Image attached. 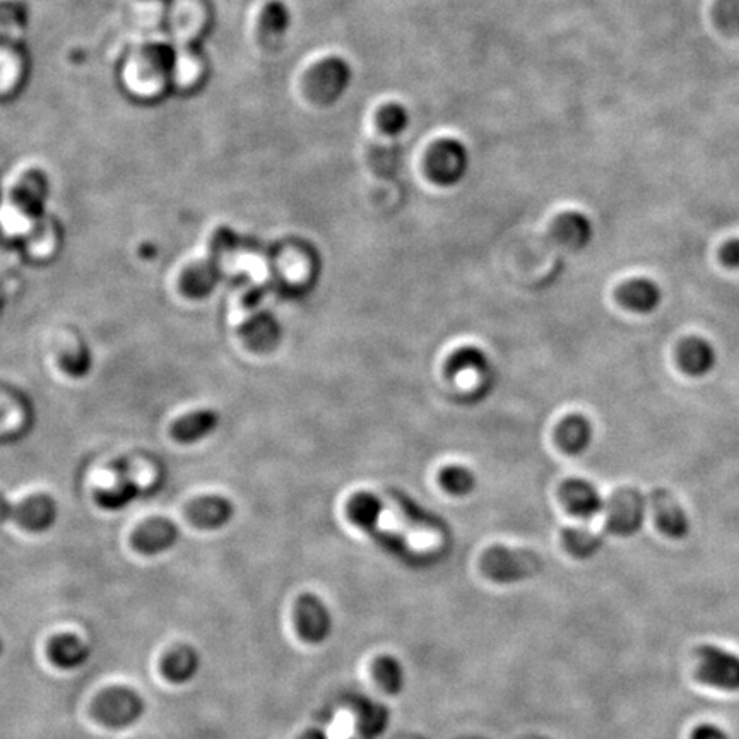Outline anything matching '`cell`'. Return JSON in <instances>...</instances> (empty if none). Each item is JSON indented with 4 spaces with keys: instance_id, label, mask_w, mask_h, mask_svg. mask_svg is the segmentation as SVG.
Masks as SVG:
<instances>
[{
    "instance_id": "cell-21",
    "label": "cell",
    "mask_w": 739,
    "mask_h": 739,
    "mask_svg": "<svg viewBox=\"0 0 739 739\" xmlns=\"http://www.w3.org/2000/svg\"><path fill=\"white\" fill-rule=\"evenodd\" d=\"M553 237L567 249H584L591 242V221L584 214L575 211L560 214L553 223Z\"/></svg>"
},
{
    "instance_id": "cell-9",
    "label": "cell",
    "mask_w": 739,
    "mask_h": 739,
    "mask_svg": "<svg viewBox=\"0 0 739 739\" xmlns=\"http://www.w3.org/2000/svg\"><path fill=\"white\" fill-rule=\"evenodd\" d=\"M180 539V529L175 522L154 517L142 522L132 536V544L142 555L156 556L172 550Z\"/></svg>"
},
{
    "instance_id": "cell-17",
    "label": "cell",
    "mask_w": 739,
    "mask_h": 739,
    "mask_svg": "<svg viewBox=\"0 0 739 739\" xmlns=\"http://www.w3.org/2000/svg\"><path fill=\"white\" fill-rule=\"evenodd\" d=\"M592 425L582 414H570L556 428V444L568 456H580L592 442Z\"/></svg>"
},
{
    "instance_id": "cell-32",
    "label": "cell",
    "mask_w": 739,
    "mask_h": 739,
    "mask_svg": "<svg viewBox=\"0 0 739 739\" xmlns=\"http://www.w3.org/2000/svg\"><path fill=\"white\" fill-rule=\"evenodd\" d=\"M716 19L722 30L739 35V0H719Z\"/></svg>"
},
{
    "instance_id": "cell-30",
    "label": "cell",
    "mask_w": 739,
    "mask_h": 739,
    "mask_svg": "<svg viewBox=\"0 0 739 739\" xmlns=\"http://www.w3.org/2000/svg\"><path fill=\"white\" fill-rule=\"evenodd\" d=\"M377 122H379L380 131L387 136H401L409 127L408 108L401 103H389L380 108Z\"/></svg>"
},
{
    "instance_id": "cell-18",
    "label": "cell",
    "mask_w": 739,
    "mask_h": 739,
    "mask_svg": "<svg viewBox=\"0 0 739 739\" xmlns=\"http://www.w3.org/2000/svg\"><path fill=\"white\" fill-rule=\"evenodd\" d=\"M161 671L173 685H185L201 671V656L194 647L178 645L163 657Z\"/></svg>"
},
{
    "instance_id": "cell-22",
    "label": "cell",
    "mask_w": 739,
    "mask_h": 739,
    "mask_svg": "<svg viewBox=\"0 0 739 739\" xmlns=\"http://www.w3.org/2000/svg\"><path fill=\"white\" fill-rule=\"evenodd\" d=\"M219 281V267L216 259L190 267L182 278V290L190 298H204L214 290Z\"/></svg>"
},
{
    "instance_id": "cell-5",
    "label": "cell",
    "mask_w": 739,
    "mask_h": 739,
    "mask_svg": "<svg viewBox=\"0 0 739 739\" xmlns=\"http://www.w3.org/2000/svg\"><path fill=\"white\" fill-rule=\"evenodd\" d=\"M697 678L722 692H739V656L717 645H702L697 651Z\"/></svg>"
},
{
    "instance_id": "cell-13",
    "label": "cell",
    "mask_w": 739,
    "mask_h": 739,
    "mask_svg": "<svg viewBox=\"0 0 739 739\" xmlns=\"http://www.w3.org/2000/svg\"><path fill=\"white\" fill-rule=\"evenodd\" d=\"M676 356L681 370L690 377L709 375L717 363L716 348L704 337L690 336L683 339Z\"/></svg>"
},
{
    "instance_id": "cell-25",
    "label": "cell",
    "mask_w": 739,
    "mask_h": 739,
    "mask_svg": "<svg viewBox=\"0 0 739 739\" xmlns=\"http://www.w3.org/2000/svg\"><path fill=\"white\" fill-rule=\"evenodd\" d=\"M137 497H139V486L132 479L122 478L112 488L98 491L95 498L101 509L117 512V510L127 509Z\"/></svg>"
},
{
    "instance_id": "cell-23",
    "label": "cell",
    "mask_w": 739,
    "mask_h": 739,
    "mask_svg": "<svg viewBox=\"0 0 739 739\" xmlns=\"http://www.w3.org/2000/svg\"><path fill=\"white\" fill-rule=\"evenodd\" d=\"M290 7L283 0H271L261 14V35L266 43H278L283 40L286 31L290 28Z\"/></svg>"
},
{
    "instance_id": "cell-33",
    "label": "cell",
    "mask_w": 739,
    "mask_h": 739,
    "mask_svg": "<svg viewBox=\"0 0 739 739\" xmlns=\"http://www.w3.org/2000/svg\"><path fill=\"white\" fill-rule=\"evenodd\" d=\"M719 261L728 269H739V238H733L722 245L719 250Z\"/></svg>"
},
{
    "instance_id": "cell-8",
    "label": "cell",
    "mask_w": 739,
    "mask_h": 739,
    "mask_svg": "<svg viewBox=\"0 0 739 739\" xmlns=\"http://www.w3.org/2000/svg\"><path fill=\"white\" fill-rule=\"evenodd\" d=\"M59 517V509L54 498L48 495H33L23 502L11 503L9 521L18 522L19 526L31 533H45L52 529Z\"/></svg>"
},
{
    "instance_id": "cell-36",
    "label": "cell",
    "mask_w": 739,
    "mask_h": 739,
    "mask_svg": "<svg viewBox=\"0 0 739 739\" xmlns=\"http://www.w3.org/2000/svg\"><path fill=\"white\" fill-rule=\"evenodd\" d=\"M158 2H166V4H170V2H172V0H158Z\"/></svg>"
},
{
    "instance_id": "cell-16",
    "label": "cell",
    "mask_w": 739,
    "mask_h": 739,
    "mask_svg": "<svg viewBox=\"0 0 739 739\" xmlns=\"http://www.w3.org/2000/svg\"><path fill=\"white\" fill-rule=\"evenodd\" d=\"M219 426V414L214 409H197L185 414L172 425V437L180 444H197Z\"/></svg>"
},
{
    "instance_id": "cell-31",
    "label": "cell",
    "mask_w": 739,
    "mask_h": 739,
    "mask_svg": "<svg viewBox=\"0 0 739 739\" xmlns=\"http://www.w3.org/2000/svg\"><path fill=\"white\" fill-rule=\"evenodd\" d=\"M60 367L72 379H83L93 368V355L86 344L60 358Z\"/></svg>"
},
{
    "instance_id": "cell-1",
    "label": "cell",
    "mask_w": 739,
    "mask_h": 739,
    "mask_svg": "<svg viewBox=\"0 0 739 739\" xmlns=\"http://www.w3.org/2000/svg\"><path fill=\"white\" fill-rule=\"evenodd\" d=\"M543 568V558L531 550L493 546L481 558L483 574L498 584H515L533 579Z\"/></svg>"
},
{
    "instance_id": "cell-7",
    "label": "cell",
    "mask_w": 739,
    "mask_h": 739,
    "mask_svg": "<svg viewBox=\"0 0 739 739\" xmlns=\"http://www.w3.org/2000/svg\"><path fill=\"white\" fill-rule=\"evenodd\" d=\"M296 627L303 640L322 644L331 635L332 616L322 599L314 594H303L296 603Z\"/></svg>"
},
{
    "instance_id": "cell-19",
    "label": "cell",
    "mask_w": 739,
    "mask_h": 739,
    "mask_svg": "<svg viewBox=\"0 0 739 739\" xmlns=\"http://www.w3.org/2000/svg\"><path fill=\"white\" fill-rule=\"evenodd\" d=\"M48 197L47 178L42 173H30L16 185L12 201L19 211L28 218H40Z\"/></svg>"
},
{
    "instance_id": "cell-20",
    "label": "cell",
    "mask_w": 739,
    "mask_h": 739,
    "mask_svg": "<svg viewBox=\"0 0 739 739\" xmlns=\"http://www.w3.org/2000/svg\"><path fill=\"white\" fill-rule=\"evenodd\" d=\"M48 657L60 669L74 671L86 666L91 657V649L84 640L71 633H64L48 644Z\"/></svg>"
},
{
    "instance_id": "cell-29",
    "label": "cell",
    "mask_w": 739,
    "mask_h": 739,
    "mask_svg": "<svg viewBox=\"0 0 739 739\" xmlns=\"http://www.w3.org/2000/svg\"><path fill=\"white\" fill-rule=\"evenodd\" d=\"M373 671H375V678H377L385 692L391 693V695L403 692L404 669L397 659L392 656L380 657L375 661Z\"/></svg>"
},
{
    "instance_id": "cell-34",
    "label": "cell",
    "mask_w": 739,
    "mask_h": 739,
    "mask_svg": "<svg viewBox=\"0 0 739 739\" xmlns=\"http://www.w3.org/2000/svg\"><path fill=\"white\" fill-rule=\"evenodd\" d=\"M692 739H731L724 729L719 728L716 724H700L693 731Z\"/></svg>"
},
{
    "instance_id": "cell-4",
    "label": "cell",
    "mask_w": 739,
    "mask_h": 739,
    "mask_svg": "<svg viewBox=\"0 0 739 739\" xmlns=\"http://www.w3.org/2000/svg\"><path fill=\"white\" fill-rule=\"evenodd\" d=\"M353 81V69L348 60L327 57L308 74L307 88L312 100L319 105H334L348 91Z\"/></svg>"
},
{
    "instance_id": "cell-26",
    "label": "cell",
    "mask_w": 739,
    "mask_h": 739,
    "mask_svg": "<svg viewBox=\"0 0 739 739\" xmlns=\"http://www.w3.org/2000/svg\"><path fill=\"white\" fill-rule=\"evenodd\" d=\"M563 544L570 555L584 560V558H591L601 550L603 539L586 527H570L563 533Z\"/></svg>"
},
{
    "instance_id": "cell-14",
    "label": "cell",
    "mask_w": 739,
    "mask_h": 739,
    "mask_svg": "<svg viewBox=\"0 0 739 739\" xmlns=\"http://www.w3.org/2000/svg\"><path fill=\"white\" fill-rule=\"evenodd\" d=\"M187 514H189L190 522L199 529L216 531L230 524L235 515V507L228 498L209 495V497L197 498L190 503Z\"/></svg>"
},
{
    "instance_id": "cell-3",
    "label": "cell",
    "mask_w": 739,
    "mask_h": 739,
    "mask_svg": "<svg viewBox=\"0 0 739 739\" xmlns=\"http://www.w3.org/2000/svg\"><path fill=\"white\" fill-rule=\"evenodd\" d=\"M426 175L433 184L452 187L461 182L468 173V148L457 139H442L435 142L425 160Z\"/></svg>"
},
{
    "instance_id": "cell-2",
    "label": "cell",
    "mask_w": 739,
    "mask_h": 739,
    "mask_svg": "<svg viewBox=\"0 0 739 739\" xmlns=\"http://www.w3.org/2000/svg\"><path fill=\"white\" fill-rule=\"evenodd\" d=\"M93 710L96 719L107 728H131L132 724H136L144 716L146 702L131 688L115 686L98 695Z\"/></svg>"
},
{
    "instance_id": "cell-10",
    "label": "cell",
    "mask_w": 739,
    "mask_h": 739,
    "mask_svg": "<svg viewBox=\"0 0 739 739\" xmlns=\"http://www.w3.org/2000/svg\"><path fill=\"white\" fill-rule=\"evenodd\" d=\"M652 509L656 517L659 531L671 539H683L690 533V519L681 507L678 498L668 490H656L652 493Z\"/></svg>"
},
{
    "instance_id": "cell-28",
    "label": "cell",
    "mask_w": 739,
    "mask_h": 739,
    "mask_svg": "<svg viewBox=\"0 0 739 739\" xmlns=\"http://www.w3.org/2000/svg\"><path fill=\"white\" fill-rule=\"evenodd\" d=\"M440 485L454 497H466L476 488V476L471 469L454 464L440 471Z\"/></svg>"
},
{
    "instance_id": "cell-24",
    "label": "cell",
    "mask_w": 739,
    "mask_h": 739,
    "mask_svg": "<svg viewBox=\"0 0 739 739\" xmlns=\"http://www.w3.org/2000/svg\"><path fill=\"white\" fill-rule=\"evenodd\" d=\"M348 515L353 524L372 531L382 517V503L372 493H358L349 500Z\"/></svg>"
},
{
    "instance_id": "cell-6",
    "label": "cell",
    "mask_w": 739,
    "mask_h": 739,
    "mask_svg": "<svg viewBox=\"0 0 739 739\" xmlns=\"http://www.w3.org/2000/svg\"><path fill=\"white\" fill-rule=\"evenodd\" d=\"M645 498L635 488H620L615 491L604 505L606 527L609 533L616 536H633L644 526Z\"/></svg>"
},
{
    "instance_id": "cell-12",
    "label": "cell",
    "mask_w": 739,
    "mask_h": 739,
    "mask_svg": "<svg viewBox=\"0 0 739 739\" xmlns=\"http://www.w3.org/2000/svg\"><path fill=\"white\" fill-rule=\"evenodd\" d=\"M616 300L621 307L632 312L651 314L663 302V291L651 279L635 278L620 284L616 290Z\"/></svg>"
},
{
    "instance_id": "cell-15",
    "label": "cell",
    "mask_w": 739,
    "mask_h": 739,
    "mask_svg": "<svg viewBox=\"0 0 739 739\" xmlns=\"http://www.w3.org/2000/svg\"><path fill=\"white\" fill-rule=\"evenodd\" d=\"M242 336L249 348L259 353H267L276 348L283 336L279 320L269 312H261L250 317L242 326Z\"/></svg>"
},
{
    "instance_id": "cell-27",
    "label": "cell",
    "mask_w": 739,
    "mask_h": 739,
    "mask_svg": "<svg viewBox=\"0 0 739 739\" xmlns=\"http://www.w3.org/2000/svg\"><path fill=\"white\" fill-rule=\"evenodd\" d=\"M488 368H490L488 356L483 349L476 348V346H464V348L457 349L447 361V372L454 377L464 372L485 373Z\"/></svg>"
},
{
    "instance_id": "cell-11",
    "label": "cell",
    "mask_w": 739,
    "mask_h": 739,
    "mask_svg": "<svg viewBox=\"0 0 739 739\" xmlns=\"http://www.w3.org/2000/svg\"><path fill=\"white\" fill-rule=\"evenodd\" d=\"M560 500L570 514L579 519H592L603 512L604 502L598 488L586 479H568L560 488Z\"/></svg>"
},
{
    "instance_id": "cell-35",
    "label": "cell",
    "mask_w": 739,
    "mask_h": 739,
    "mask_svg": "<svg viewBox=\"0 0 739 739\" xmlns=\"http://www.w3.org/2000/svg\"><path fill=\"white\" fill-rule=\"evenodd\" d=\"M2 652H4V642L0 639V656H2Z\"/></svg>"
}]
</instances>
